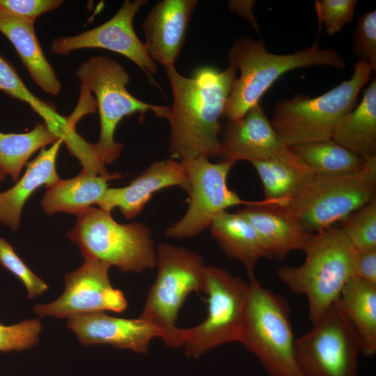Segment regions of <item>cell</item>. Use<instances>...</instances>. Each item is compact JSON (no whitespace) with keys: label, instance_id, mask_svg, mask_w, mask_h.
<instances>
[{"label":"cell","instance_id":"cell-1","mask_svg":"<svg viewBox=\"0 0 376 376\" xmlns=\"http://www.w3.org/2000/svg\"><path fill=\"white\" fill-rule=\"evenodd\" d=\"M164 68L173 97L167 119L171 158L219 157V120L237 79V69L228 66L220 71L206 66L186 77L174 65Z\"/></svg>","mask_w":376,"mask_h":376},{"label":"cell","instance_id":"cell-2","mask_svg":"<svg viewBox=\"0 0 376 376\" xmlns=\"http://www.w3.org/2000/svg\"><path fill=\"white\" fill-rule=\"evenodd\" d=\"M228 60V66L240 72L224 113L228 121L241 118L288 71L316 65L341 69L346 65L338 51L321 48L317 42L292 54H276L269 52L262 40L249 36L240 37L233 43Z\"/></svg>","mask_w":376,"mask_h":376},{"label":"cell","instance_id":"cell-3","mask_svg":"<svg viewBox=\"0 0 376 376\" xmlns=\"http://www.w3.org/2000/svg\"><path fill=\"white\" fill-rule=\"evenodd\" d=\"M302 251L306 258L301 265H284L277 274L292 292L306 297L313 324L355 276L357 250L340 228L330 227L315 233Z\"/></svg>","mask_w":376,"mask_h":376},{"label":"cell","instance_id":"cell-4","mask_svg":"<svg viewBox=\"0 0 376 376\" xmlns=\"http://www.w3.org/2000/svg\"><path fill=\"white\" fill-rule=\"evenodd\" d=\"M353 70L350 79L320 96L297 95L276 103L270 122L283 142L293 146L331 139L341 120L355 107L373 72L363 61H358Z\"/></svg>","mask_w":376,"mask_h":376},{"label":"cell","instance_id":"cell-5","mask_svg":"<svg viewBox=\"0 0 376 376\" xmlns=\"http://www.w3.org/2000/svg\"><path fill=\"white\" fill-rule=\"evenodd\" d=\"M76 76L81 82L80 93L92 92L95 96V100L91 98L87 104L97 107L100 114V138L93 148L104 165L113 163L121 153L123 145L114 140V134L123 117L139 113L143 119L148 111L158 118L168 119L169 116V106L150 104L134 97L126 88L130 81L129 73L111 58H89L81 65Z\"/></svg>","mask_w":376,"mask_h":376},{"label":"cell","instance_id":"cell-6","mask_svg":"<svg viewBox=\"0 0 376 376\" xmlns=\"http://www.w3.org/2000/svg\"><path fill=\"white\" fill-rule=\"evenodd\" d=\"M249 295L241 343L269 376H304L295 355V338L287 299L248 274Z\"/></svg>","mask_w":376,"mask_h":376},{"label":"cell","instance_id":"cell-7","mask_svg":"<svg viewBox=\"0 0 376 376\" xmlns=\"http://www.w3.org/2000/svg\"><path fill=\"white\" fill-rule=\"evenodd\" d=\"M157 275L150 287L139 318L160 332L166 346L183 345L176 325L180 308L191 292L204 290L206 265L198 253L167 243L158 244Z\"/></svg>","mask_w":376,"mask_h":376},{"label":"cell","instance_id":"cell-8","mask_svg":"<svg viewBox=\"0 0 376 376\" xmlns=\"http://www.w3.org/2000/svg\"><path fill=\"white\" fill-rule=\"evenodd\" d=\"M376 198V157L363 168L347 175L315 174L307 187L284 206L306 231L332 227Z\"/></svg>","mask_w":376,"mask_h":376},{"label":"cell","instance_id":"cell-9","mask_svg":"<svg viewBox=\"0 0 376 376\" xmlns=\"http://www.w3.org/2000/svg\"><path fill=\"white\" fill-rule=\"evenodd\" d=\"M68 237L84 258H95L122 272H141L156 266L150 229L140 223L118 224L111 213L91 207L77 216Z\"/></svg>","mask_w":376,"mask_h":376},{"label":"cell","instance_id":"cell-10","mask_svg":"<svg viewBox=\"0 0 376 376\" xmlns=\"http://www.w3.org/2000/svg\"><path fill=\"white\" fill-rule=\"evenodd\" d=\"M249 283L224 268L207 266L204 290L207 315L190 328L180 329L187 357L198 359L209 350L229 342H240L249 295Z\"/></svg>","mask_w":376,"mask_h":376},{"label":"cell","instance_id":"cell-11","mask_svg":"<svg viewBox=\"0 0 376 376\" xmlns=\"http://www.w3.org/2000/svg\"><path fill=\"white\" fill-rule=\"evenodd\" d=\"M313 328L295 338V355L304 376H359V340L334 304Z\"/></svg>","mask_w":376,"mask_h":376},{"label":"cell","instance_id":"cell-12","mask_svg":"<svg viewBox=\"0 0 376 376\" xmlns=\"http://www.w3.org/2000/svg\"><path fill=\"white\" fill-rule=\"evenodd\" d=\"M189 183V205L184 216L171 225L165 235L173 239L193 237L210 227L214 218L227 208L260 202L242 199L230 190L226 181L235 162L212 163L203 157L180 160Z\"/></svg>","mask_w":376,"mask_h":376},{"label":"cell","instance_id":"cell-13","mask_svg":"<svg viewBox=\"0 0 376 376\" xmlns=\"http://www.w3.org/2000/svg\"><path fill=\"white\" fill-rule=\"evenodd\" d=\"M111 267L99 260L87 258L77 270L65 274V290L55 301L36 304L33 311L39 316L71 318L77 315L110 311L122 313L127 306L123 292L112 287Z\"/></svg>","mask_w":376,"mask_h":376},{"label":"cell","instance_id":"cell-14","mask_svg":"<svg viewBox=\"0 0 376 376\" xmlns=\"http://www.w3.org/2000/svg\"><path fill=\"white\" fill-rule=\"evenodd\" d=\"M146 0H126L118 11L105 23L78 35L55 38L50 47L55 54H68L73 50L99 48L123 55L134 62L152 81L158 66L147 53L144 44L136 36L134 17Z\"/></svg>","mask_w":376,"mask_h":376},{"label":"cell","instance_id":"cell-15","mask_svg":"<svg viewBox=\"0 0 376 376\" xmlns=\"http://www.w3.org/2000/svg\"><path fill=\"white\" fill-rule=\"evenodd\" d=\"M197 4V0H162L152 7L142 27L144 46L155 63L174 65Z\"/></svg>","mask_w":376,"mask_h":376},{"label":"cell","instance_id":"cell-16","mask_svg":"<svg viewBox=\"0 0 376 376\" xmlns=\"http://www.w3.org/2000/svg\"><path fill=\"white\" fill-rule=\"evenodd\" d=\"M288 147L267 119L260 101L241 118L228 121L221 141L219 158L222 161L251 163L274 157Z\"/></svg>","mask_w":376,"mask_h":376},{"label":"cell","instance_id":"cell-17","mask_svg":"<svg viewBox=\"0 0 376 376\" xmlns=\"http://www.w3.org/2000/svg\"><path fill=\"white\" fill-rule=\"evenodd\" d=\"M67 324L84 345L107 344L145 354L152 338L161 336L155 326L139 317L120 318L104 312L77 315L69 318Z\"/></svg>","mask_w":376,"mask_h":376},{"label":"cell","instance_id":"cell-18","mask_svg":"<svg viewBox=\"0 0 376 376\" xmlns=\"http://www.w3.org/2000/svg\"><path fill=\"white\" fill-rule=\"evenodd\" d=\"M172 186H178L187 193L189 190L184 166L180 161L170 158L152 163L127 186L108 188L97 205L109 212L118 207L126 219H132L155 192Z\"/></svg>","mask_w":376,"mask_h":376},{"label":"cell","instance_id":"cell-19","mask_svg":"<svg viewBox=\"0 0 376 376\" xmlns=\"http://www.w3.org/2000/svg\"><path fill=\"white\" fill-rule=\"evenodd\" d=\"M253 227L269 259L282 260L292 251L303 250L314 233L304 230L282 206L263 199L237 212Z\"/></svg>","mask_w":376,"mask_h":376},{"label":"cell","instance_id":"cell-20","mask_svg":"<svg viewBox=\"0 0 376 376\" xmlns=\"http://www.w3.org/2000/svg\"><path fill=\"white\" fill-rule=\"evenodd\" d=\"M63 142L59 139L49 148H42L36 158L27 162L25 173L15 185L0 192V224L17 230L23 207L31 195L42 185L48 187L60 179L56 160Z\"/></svg>","mask_w":376,"mask_h":376},{"label":"cell","instance_id":"cell-21","mask_svg":"<svg viewBox=\"0 0 376 376\" xmlns=\"http://www.w3.org/2000/svg\"><path fill=\"white\" fill-rule=\"evenodd\" d=\"M251 164L262 182L264 199L280 206L301 193L315 175L289 146L274 157Z\"/></svg>","mask_w":376,"mask_h":376},{"label":"cell","instance_id":"cell-22","mask_svg":"<svg viewBox=\"0 0 376 376\" xmlns=\"http://www.w3.org/2000/svg\"><path fill=\"white\" fill-rule=\"evenodd\" d=\"M33 24L34 22L0 10V32L14 46L34 82L45 92L56 95L61 85L44 55Z\"/></svg>","mask_w":376,"mask_h":376},{"label":"cell","instance_id":"cell-23","mask_svg":"<svg viewBox=\"0 0 376 376\" xmlns=\"http://www.w3.org/2000/svg\"><path fill=\"white\" fill-rule=\"evenodd\" d=\"M121 177L117 172L96 175L81 171L72 178L59 179L46 187L41 207L48 215L63 212L79 216L92 205L100 203L109 188V180Z\"/></svg>","mask_w":376,"mask_h":376},{"label":"cell","instance_id":"cell-24","mask_svg":"<svg viewBox=\"0 0 376 376\" xmlns=\"http://www.w3.org/2000/svg\"><path fill=\"white\" fill-rule=\"evenodd\" d=\"M355 331L361 353L376 352V284L352 277L345 285L334 304Z\"/></svg>","mask_w":376,"mask_h":376},{"label":"cell","instance_id":"cell-25","mask_svg":"<svg viewBox=\"0 0 376 376\" xmlns=\"http://www.w3.org/2000/svg\"><path fill=\"white\" fill-rule=\"evenodd\" d=\"M211 235L229 258L241 262L247 274L253 273L262 258L269 259L258 233L251 224L237 212L224 211L210 226Z\"/></svg>","mask_w":376,"mask_h":376},{"label":"cell","instance_id":"cell-26","mask_svg":"<svg viewBox=\"0 0 376 376\" xmlns=\"http://www.w3.org/2000/svg\"><path fill=\"white\" fill-rule=\"evenodd\" d=\"M368 160L376 157V79L363 92L360 103L339 123L331 139Z\"/></svg>","mask_w":376,"mask_h":376},{"label":"cell","instance_id":"cell-27","mask_svg":"<svg viewBox=\"0 0 376 376\" xmlns=\"http://www.w3.org/2000/svg\"><path fill=\"white\" fill-rule=\"evenodd\" d=\"M59 139L58 134L45 122L37 123L33 130L25 133L0 132V166L16 182L31 156Z\"/></svg>","mask_w":376,"mask_h":376},{"label":"cell","instance_id":"cell-28","mask_svg":"<svg viewBox=\"0 0 376 376\" xmlns=\"http://www.w3.org/2000/svg\"><path fill=\"white\" fill-rule=\"evenodd\" d=\"M289 147L315 174L357 173L363 168L366 161L332 139Z\"/></svg>","mask_w":376,"mask_h":376},{"label":"cell","instance_id":"cell-29","mask_svg":"<svg viewBox=\"0 0 376 376\" xmlns=\"http://www.w3.org/2000/svg\"><path fill=\"white\" fill-rule=\"evenodd\" d=\"M0 91L28 104L44 122L52 126L58 125L63 119L52 104L39 99L29 90L15 67L1 54Z\"/></svg>","mask_w":376,"mask_h":376},{"label":"cell","instance_id":"cell-30","mask_svg":"<svg viewBox=\"0 0 376 376\" xmlns=\"http://www.w3.org/2000/svg\"><path fill=\"white\" fill-rule=\"evenodd\" d=\"M340 228L356 250L376 247V198L340 221Z\"/></svg>","mask_w":376,"mask_h":376},{"label":"cell","instance_id":"cell-31","mask_svg":"<svg viewBox=\"0 0 376 376\" xmlns=\"http://www.w3.org/2000/svg\"><path fill=\"white\" fill-rule=\"evenodd\" d=\"M0 264L22 282L29 299L41 295L48 290L47 284L26 265L13 247L1 237Z\"/></svg>","mask_w":376,"mask_h":376},{"label":"cell","instance_id":"cell-32","mask_svg":"<svg viewBox=\"0 0 376 376\" xmlns=\"http://www.w3.org/2000/svg\"><path fill=\"white\" fill-rule=\"evenodd\" d=\"M353 54L376 70V10L361 14L353 34Z\"/></svg>","mask_w":376,"mask_h":376},{"label":"cell","instance_id":"cell-33","mask_svg":"<svg viewBox=\"0 0 376 376\" xmlns=\"http://www.w3.org/2000/svg\"><path fill=\"white\" fill-rule=\"evenodd\" d=\"M42 324L39 320H24L10 326L0 324V352L21 351L38 343Z\"/></svg>","mask_w":376,"mask_h":376},{"label":"cell","instance_id":"cell-34","mask_svg":"<svg viewBox=\"0 0 376 376\" xmlns=\"http://www.w3.org/2000/svg\"><path fill=\"white\" fill-rule=\"evenodd\" d=\"M357 0H318L315 10L318 19L325 26V32L332 36L352 22Z\"/></svg>","mask_w":376,"mask_h":376},{"label":"cell","instance_id":"cell-35","mask_svg":"<svg viewBox=\"0 0 376 376\" xmlns=\"http://www.w3.org/2000/svg\"><path fill=\"white\" fill-rule=\"evenodd\" d=\"M63 3L62 0H0V10L34 22L38 16Z\"/></svg>","mask_w":376,"mask_h":376},{"label":"cell","instance_id":"cell-36","mask_svg":"<svg viewBox=\"0 0 376 376\" xmlns=\"http://www.w3.org/2000/svg\"><path fill=\"white\" fill-rule=\"evenodd\" d=\"M355 276L376 284V247L357 250Z\"/></svg>","mask_w":376,"mask_h":376},{"label":"cell","instance_id":"cell-37","mask_svg":"<svg viewBox=\"0 0 376 376\" xmlns=\"http://www.w3.org/2000/svg\"><path fill=\"white\" fill-rule=\"evenodd\" d=\"M256 1L254 0H231L228 1V9L233 13H237L251 25L254 30L259 34L260 28L253 13V8Z\"/></svg>","mask_w":376,"mask_h":376},{"label":"cell","instance_id":"cell-38","mask_svg":"<svg viewBox=\"0 0 376 376\" xmlns=\"http://www.w3.org/2000/svg\"><path fill=\"white\" fill-rule=\"evenodd\" d=\"M6 174L0 166V183L5 179Z\"/></svg>","mask_w":376,"mask_h":376}]
</instances>
